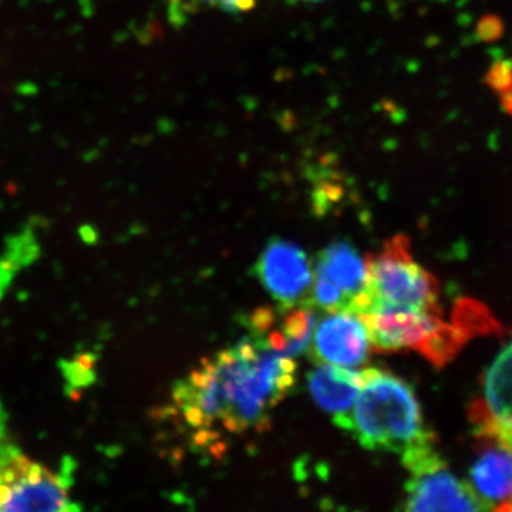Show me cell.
Segmentation results:
<instances>
[{
    "label": "cell",
    "mask_w": 512,
    "mask_h": 512,
    "mask_svg": "<svg viewBox=\"0 0 512 512\" xmlns=\"http://www.w3.org/2000/svg\"><path fill=\"white\" fill-rule=\"evenodd\" d=\"M296 382L293 357L264 348L251 336L207 357L175 384V409L205 443L225 431H259Z\"/></svg>",
    "instance_id": "1"
},
{
    "label": "cell",
    "mask_w": 512,
    "mask_h": 512,
    "mask_svg": "<svg viewBox=\"0 0 512 512\" xmlns=\"http://www.w3.org/2000/svg\"><path fill=\"white\" fill-rule=\"evenodd\" d=\"M362 382L363 372H353L349 367L319 365L309 375V390L320 409L329 413L340 429L348 431Z\"/></svg>",
    "instance_id": "11"
},
{
    "label": "cell",
    "mask_w": 512,
    "mask_h": 512,
    "mask_svg": "<svg viewBox=\"0 0 512 512\" xmlns=\"http://www.w3.org/2000/svg\"><path fill=\"white\" fill-rule=\"evenodd\" d=\"M468 416L476 429L512 421V342L485 373L483 394L471 403Z\"/></svg>",
    "instance_id": "12"
},
{
    "label": "cell",
    "mask_w": 512,
    "mask_h": 512,
    "mask_svg": "<svg viewBox=\"0 0 512 512\" xmlns=\"http://www.w3.org/2000/svg\"><path fill=\"white\" fill-rule=\"evenodd\" d=\"M94 359L92 355H82L67 365L66 376L76 387L92 383Z\"/></svg>",
    "instance_id": "15"
},
{
    "label": "cell",
    "mask_w": 512,
    "mask_h": 512,
    "mask_svg": "<svg viewBox=\"0 0 512 512\" xmlns=\"http://www.w3.org/2000/svg\"><path fill=\"white\" fill-rule=\"evenodd\" d=\"M255 2H256V0H255Z\"/></svg>",
    "instance_id": "21"
},
{
    "label": "cell",
    "mask_w": 512,
    "mask_h": 512,
    "mask_svg": "<svg viewBox=\"0 0 512 512\" xmlns=\"http://www.w3.org/2000/svg\"><path fill=\"white\" fill-rule=\"evenodd\" d=\"M311 355L318 365L356 367L369 356V333L363 319L353 312H329L313 332Z\"/></svg>",
    "instance_id": "10"
},
{
    "label": "cell",
    "mask_w": 512,
    "mask_h": 512,
    "mask_svg": "<svg viewBox=\"0 0 512 512\" xmlns=\"http://www.w3.org/2000/svg\"><path fill=\"white\" fill-rule=\"evenodd\" d=\"M483 443L471 467V487L487 508H497L512 494V448L494 440Z\"/></svg>",
    "instance_id": "13"
},
{
    "label": "cell",
    "mask_w": 512,
    "mask_h": 512,
    "mask_svg": "<svg viewBox=\"0 0 512 512\" xmlns=\"http://www.w3.org/2000/svg\"><path fill=\"white\" fill-rule=\"evenodd\" d=\"M490 84L494 89L507 90L512 84V72L510 66H505L504 63L497 64L491 69Z\"/></svg>",
    "instance_id": "17"
},
{
    "label": "cell",
    "mask_w": 512,
    "mask_h": 512,
    "mask_svg": "<svg viewBox=\"0 0 512 512\" xmlns=\"http://www.w3.org/2000/svg\"><path fill=\"white\" fill-rule=\"evenodd\" d=\"M478 440H494L512 448V421L510 423L491 424V426L476 429Z\"/></svg>",
    "instance_id": "16"
},
{
    "label": "cell",
    "mask_w": 512,
    "mask_h": 512,
    "mask_svg": "<svg viewBox=\"0 0 512 512\" xmlns=\"http://www.w3.org/2000/svg\"><path fill=\"white\" fill-rule=\"evenodd\" d=\"M171 15L178 20L183 19L187 13L205 8L220 9L227 13L249 12L254 9L255 0H168Z\"/></svg>",
    "instance_id": "14"
},
{
    "label": "cell",
    "mask_w": 512,
    "mask_h": 512,
    "mask_svg": "<svg viewBox=\"0 0 512 512\" xmlns=\"http://www.w3.org/2000/svg\"><path fill=\"white\" fill-rule=\"evenodd\" d=\"M402 461L409 473L404 501L407 511L488 510L471 484L451 473L437 451L434 436L407 448Z\"/></svg>",
    "instance_id": "5"
},
{
    "label": "cell",
    "mask_w": 512,
    "mask_h": 512,
    "mask_svg": "<svg viewBox=\"0 0 512 512\" xmlns=\"http://www.w3.org/2000/svg\"><path fill=\"white\" fill-rule=\"evenodd\" d=\"M497 511H503V512H512V494L511 497L508 498L507 501H504L503 504L498 505L497 508H495Z\"/></svg>",
    "instance_id": "19"
},
{
    "label": "cell",
    "mask_w": 512,
    "mask_h": 512,
    "mask_svg": "<svg viewBox=\"0 0 512 512\" xmlns=\"http://www.w3.org/2000/svg\"><path fill=\"white\" fill-rule=\"evenodd\" d=\"M295 2L318 3L323 2V0H295Z\"/></svg>",
    "instance_id": "20"
},
{
    "label": "cell",
    "mask_w": 512,
    "mask_h": 512,
    "mask_svg": "<svg viewBox=\"0 0 512 512\" xmlns=\"http://www.w3.org/2000/svg\"><path fill=\"white\" fill-rule=\"evenodd\" d=\"M316 306L311 299L281 306V311L259 308L249 318V336L266 349L295 357L309 349L316 328Z\"/></svg>",
    "instance_id": "9"
},
{
    "label": "cell",
    "mask_w": 512,
    "mask_h": 512,
    "mask_svg": "<svg viewBox=\"0 0 512 512\" xmlns=\"http://www.w3.org/2000/svg\"><path fill=\"white\" fill-rule=\"evenodd\" d=\"M504 104L507 109L512 111V84L507 90H504Z\"/></svg>",
    "instance_id": "18"
},
{
    "label": "cell",
    "mask_w": 512,
    "mask_h": 512,
    "mask_svg": "<svg viewBox=\"0 0 512 512\" xmlns=\"http://www.w3.org/2000/svg\"><path fill=\"white\" fill-rule=\"evenodd\" d=\"M362 372V389L348 429L360 446L402 454L434 436L424 427L420 404L409 384L375 367Z\"/></svg>",
    "instance_id": "3"
},
{
    "label": "cell",
    "mask_w": 512,
    "mask_h": 512,
    "mask_svg": "<svg viewBox=\"0 0 512 512\" xmlns=\"http://www.w3.org/2000/svg\"><path fill=\"white\" fill-rule=\"evenodd\" d=\"M367 264L349 242L336 241L320 251L313 272L311 302L326 312H353L367 308Z\"/></svg>",
    "instance_id": "7"
},
{
    "label": "cell",
    "mask_w": 512,
    "mask_h": 512,
    "mask_svg": "<svg viewBox=\"0 0 512 512\" xmlns=\"http://www.w3.org/2000/svg\"><path fill=\"white\" fill-rule=\"evenodd\" d=\"M360 318L365 322L370 345L376 352L413 350L434 366L447 365L470 336L487 330L490 316L477 303H464L460 319L447 322L443 311L375 308Z\"/></svg>",
    "instance_id": "2"
},
{
    "label": "cell",
    "mask_w": 512,
    "mask_h": 512,
    "mask_svg": "<svg viewBox=\"0 0 512 512\" xmlns=\"http://www.w3.org/2000/svg\"><path fill=\"white\" fill-rule=\"evenodd\" d=\"M37 463L12 444L0 446V511L79 510L69 480Z\"/></svg>",
    "instance_id": "6"
},
{
    "label": "cell",
    "mask_w": 512,
    "mask_h": 512,
    "mask_svg": "<svg viewBox=\"0 0 512 512\" xmlns=\"http://www.w3.org/2000/svg\"><path fill=\"white\" fill-rule=\"evenodd\" d=\"M255 275L281 305H296L311 298L313 269L308 255L285 239H272L255 265Z\"/></svg>",
    "instance_id": "8"
},
{
    "label": "cell",
    "mask_w": 512,
    "mask_h": 512,
    "mask_svg": "<svg viewBox=\"0 0 512 512\" xmlns=\"http://www.w3.org/2000/svg\"><path fill=\"white\" fill-rule=\"evenodd\" d=\"M366 264L365 312L375 308L441 311L439 282L413 258L409 238L397 235L389 239L382 251L367 256Z\"/></svg>",
    "instance_id": "4"
}]
</instances>
